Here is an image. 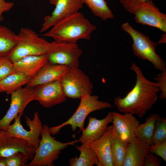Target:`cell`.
I'll return each mask as SVG.
<instances>
[{
  "mask_svg": "<svg viewBox=\"0 0 166 166\" xmlns=\"http://www.w3.org/2000/svg\"><path fill=\"white\" fill-rule=\"evenodd\" d=\"M136 75L135 84L124 97H116L114 103L123 113H129L142 117L156 103L160 91L156 83L147 79L139 67L132 63L130 68Z\"/></svg>",
  "mask_w": 166,
  "mask_h": 166,
  "instance_id": "1",
  "label": "cell"
},
{
  "mask_svg": "<svg viewBox=\"0 0 166 166\" xmlns=\"http://www.w3.org/2000/svg\"><path fill=\"white\" fill-rule=\"evenodd\" d=\"M97 29L79 11L61 20L42 35L55 41L77 43L80 39L89 40Z\"/></svg>",
  "mask_w": 166,
  "mask_h": 166,
  "instance_id": "2",
  "label": "cell"
},
{
  "mask_svg": "<svg viewBox=\"0 0 166 166\" xmlns=\"http://www.w3.org/2000/svg\"><path fill=\"white\" fill-rule=\"evenodd\" d=\"M49 128L45 124L43 125L41 139L33 159L27 166H53L54 162L58 159L62 149L79 142L77 139L65 143L57 140L51 136Z\"/></svg>",
  "mask_w": 166,
  "mask_h": 166,
  "instance_id": "3",
  "label": "cell"
},
{
  "mask_svg": "<svg viewBox=\"0 0 166 166\" xmlns=\"http://www.w3.org/2000/svg\"><path fill=\"white\" fill-rule=\"evenodd\" d=\"M51 44L31 29L21 28L18 34L17 44L8 57L14 63L25 56L46 54Z\"/></svg>",
  "mask_w": 166,
  "mask_h": 166,
  "instance_id": "4",
  "label": "cell"
},
{
  "mask_svg": "<svg viewBox=\"0 0 166 166\" xmlns=\"http://www.w3.org/2000/svg\"><path fill=\"white\" fill-rule=\"evenodd\" d=\"M122 29L132 38V48L134 54L139 58L150 61L157 69L166 70V65L162 58L156 52L157 44L149 37L133 28L128 22L123 23Z\"/></svg>",
  "mask_w": 166,
  "mask_h": 166,
  "instance_id": "5",
  "label": "cell"
},
{
  "mask_svg": "<svg viewBox=\"0 0 166 166\" xmlns=\"http://www.w3.org/2000/svg\"><path fill=\"white\" fill-rule=\"evenodd\" d=\"M80 100L78 108L69 119L58 125L49 128L51 135L58 133L63 127L68 125L70 126L73 132L76 131L77 128L82 131L85 129V120L89 114L95 111L112 107L108 102L100 101L98 96L96 95L87 94Z\"/></svg>",
  "mask_w": 166,
  "mask_h": 166,
  "instance_id": "6",
  "label": "cell"
},
{
  "mask_svg": "<svg viewBox=\"0 0 166 166\" xmlns=\"http://www.w3.org/2000/svg\"><path fill=\"white\" fill-rule=\"evenodd\" d=\"M60 80L67 97L81 99L92 94L93 85L88 76L79 67H68Z\"/></svg>",
  "mask_w": 166,
  "mask_h": 166,
  "instance_id": "7",
  "label": "cell"
},
{
  "mask_svg": "<svg viewBox=\"0 0 166 166\" xmlns=\"http://www.w3.org/2000/svg\"><path fill=\"white\" fill-rule=\"evenodd\" d=\"M22 114H18L14 118V123L10 124L6 129L8 136L16 137L26 141L30 145L36 149L39 144L42 127L39 113L37 112L34 113V118L30 119L25 116L26 122L30 128L29 130L25 129L20 122Z\"/></svg>",
  "mask_w": 166,
  "mask_h": 166,
  "instance_id": "8",
  "label": "cell"
},
{
  "mask_svg": "<svg viewBox=\"0 0 166 166\" xmlns=\"http://www.w3.org/2000/svg\"><path fill=\"white\" fill-rule=\"evenodd\" d=\"M47 54L48 62L69 67H79L82 53L77 43L54 41Z\"/></svg>",
  "mask_w": 166,
  "mask_h": 166,
  "instance_id": "9",
  "label": "cell"
},
{
  "mask_svg": "<svg viewBox=\"0 0 166 166\" xmlns=\"http://www.w3.org/2000/svg\"><path fill=\"white\" fill-rule=\"evenodd\" d=\"M35 89L26 85L11 94L10 106L4 117L0 120V130L6 129L18 114H22L26 106L35 99Z\"/></svg>",
  "mask_w": 166,
  "mask_h": 166,
  "instance_id": "10",
  "label": "cell"
},
{
  "mask_svg": "<svg viewBox=\"0 0 166 166\" xmlns=\"http://www.w3.org/2000/svg\"><path fill=\"white\" fill-rule=\"evenodd\" d=\"M35 100L45 108H49L65 102L66 97L60 80L49 82L34 87Z\"/></svg>",
  "mask_w": 166,
  "mask_h": 166,
  "instance_id": "11",
  "label": "cell"
},
{
  "mask_svg": "<svg viewBox=\"0 0 166 166\" xmlns=\"http://www.w3.org/2000/svg\"><path fill=\"white\" fill-rule=\"evenodd\" d=\"M84 4L82 0H57L53 12L44 17L40 32L46 31L61 20L79 12Z\"/></svg>",
  "mask_w": 166,
  "mask_h": 166,
  "instance_id": "12",
  "label": "cell"
},
{
  "mask_svg": "<svg viewBox=\"0 0 166 166\" xmlns=\"http://www.w3.org/2000/svg\"><path fill=\"white\" fill-rule=\"evenodd\" d=\"M136 22L166 32V15L160 12L152 0L144 3L134 14Z\"/></svg>",
  "mask_w": 166,
  "mask_h": 166,
  "instance_id": "13",
  "label": "cell"
},
{
  "mask_svg": "<svg viewBox=\"0 0 166 166\" xmlns=\"http://www.w3.org/2000/svg\"><path fill=\"white\" fill-rule=\"evenodd\" d=\"M36 149L26 141L9 136L6 129L0 130V160L6 159L14 153L21 152L31 160L35 154Z\"/></svg>",
  "mask_w": 166,
  "mask_h": 166,
  "instance_id": "14",
  "label": "cell"
},
{
  "mask_svg": "<svg viewBox=\"0 0 166 166\" xmlns=\"http://www.w3.org/2000/svg\"><path fill=\"white\" fill-rule=\"evenodd\" d=\"M113 126L117 136L128 144L136 137L139 121L129 113H120L112 112Z\"/></svg>",
  "mask_w": 166,
  "mask_h": 166,
  "instance_id": "15",
  "label": "cell"
},
{
  "mask_svg": "<svg viewBox=\"0 0 166 166\" xmlns=\"http://www.w3.org/2000/svg\"><path fill=\"white\" fill-rule=\"evenodd\" d=\"M113 128V125L108 126L100 138L87 145L97 155L100 166H113L111 143Z\"/></svg>",
  "mask_w": 166,
  "mask_h": 166,
  "instance_id": "16",
  "label": "cell"
},
{
  "mask_svg": "<svg viewBox=\"0 0 166 166\" xmlns=\"http://www.w3.org/2000/svg\"><path fill=\"white\" fill-rule=\"evenodd\" d=\"M113 121L112 112H109L104 118L97 119L89 117L87 127L82 131L81 137L78 140L81 144L87 145L98 139L104 133L108 125Z\"/></svg>",
  "mask_w": 166,
  "mask_h": 166,
  "instance_id": "17",
  "label": "cell"
},
{
  "mask_svg": "<svg viewBox=\"0 0 166 166\" xmlns=\"http://www.w3.org/2000/svg\"><path fill=\"white\" fill-rule=\"evenodd\" d=\"M68 67L49 62L32 78L26 85L34 87L49 82L61 80Z\"/></svg>",
  "mask_w": 166,
  "mask_h": 166,
  "instance_id": "18",
  "label": "cell"
},
{
  "mask_svg": "<svg viewBox=\"0 0 166 166\" xmlns=\"http://www.w3.org/2000/svg\"><path fill=\"white\" fill-rule=\"evenodd\" d=\"M48 62L46 54L25 56L13 64L15 72L22 73L32 78Z\"/></svg>",
  "mask_w": 166,
  "mask_h": 166,
  "instance_id": "19",
  "label": "cell"
},
{
  "mask_svg": "<svg viewBox=\"0 0 166 166\" xmlns=\"http://www.w3.org/2000/svg\"><path fill=\"white\" fill-rule=\"evenodd\" d=\"M149 146L136 137L128 143L123 166H143Z\"/></svg>",
  "mask_w": 166,
  "mask_h": 166,
  "instance_id": "20",
  "label": "cell"
},
{
  "mask_svg": "<svg viewBox=\"0 0 166 166\" xmlns=\"http://www.w3.org/2000/svg\"><path fill=\"white\" fill-rule=\"evenodd\" d=\"M32 78L19 72H15L0 81V93L5 92L8 94L27 85Z\"/></svg>",
  "mask_w": 166,
  "mask_h": 166,
  "instance_id": "21",
  "label": "cell"
},
{
  "mask_svg": "<svg viewBox=\"0 0 166 166\" xmlns=\"http://www.w3.org/2000/svg\"><path fill=\"white\" fill-rule=\"evenodd\" d=\"M76 147L80 152V154L78 157H73L70 159V166H92L94 165L100 166L97 155L87 145L81 144Z\"/></svg>",
  "mask_w": 166,
  "mask_h": 166,
  "instance_id": "22",
  "label": "cell"
},
{
  "mask_svg": "<svg viewBox=\"0 0 166 166\" xmlns=\"http://www.w3.org/2000/svg\"><path fill=\"white\" fill-rule=\"evenodd\" d=\"M18 34L8 27L0 25V57H8L15 47Z\"/></svg>",
  "mask_w": 166,
  "mask_h": 166,
  "instance_id": "23",
  "label": "cell"
},
{
  "mask_svg": "<svg viewBox=\"0 0 166 166\" xmlns=\"http://www.w3.org/2000/svg\"><path fill=\"white\" fill-rule=\"evenodd\" d=\"M160 117L157 114L153 113L146 118L145 121L139 124L138 126L136 132V137L141 141L150 145L156 122Z\"/></svg>",
  "mask_w": 166,
  "mask_h": 166,
  "instance_id": "24",
  "label": "cell"
},
{
  "mask_svg": "<svg viewBox=\"0 0 166 166\" xmlns=\"http://www.w3.org/2000/svg\"><path fill=\"white\" fill-rule=\"evenodd\" d=\"M111 143L113 166H123L127 144L117 136L113 128Z\"/></svg>",
  "mask_w": 166,
  "mask_h": 166,
  "instance_id": "25",
  "label": "cell"
},
{
  "mask_svg": "<svg viewBox=\"0 0 166 166\" xmlns=\"http://www.w3.org/2000/svg\"><path fill=\"white\" fill-rule=\"evenodd\" d=\"M95 16L103 21L114 18V15L105 0H82Z\"/></svg>",
  "mask_w": 166,
  "mask_h": 166,
  "instance_id": "26",
  "label": "cell"
},
{
  "mask_svg": "<svg viewBox=\"0 0 166 166\" xmlns=\"http://www.w3.org/2000/svg\"><path fill=\"white\" fill-rule=\"evenodd\" d=\"M166 141V119L160 117L157 119L156 122L151 144H158Z\"/></svg>",
  "mask_w": 166,
  "mask_h": 166,
  "instance_id": "27",
  "label": "cell"
},
{
  "mask_svg": "<svg viewBox=\"0 0 166 166\" xmlns=\"http://www.w3.org/2000/svg\"><path fill=\"white\" fill-rule=\"evenodd\" d=\"M15 72L13 63L8 57H0V81Z\"/></svg>",
  "mask_w": 166,
  "mask_h": 166,
  "instance_id": "28",
  "label": "cell"
},
{
  "mask_svg": "<svg viewBox=\"0 0 166 166\" xmlns=\"http://www.w3.org/2000/svg\"><path fill=\"white\" fill-rule=\"evenodd\" d=\"M29 158L22 152L16 153L6 159L7 166H27Z\"/></svg>",
  "mask_w": 166,
  "mask_h": 166,
  "instance_id": "29",
  "label": "cell"
},
{
  "mask_svg": "<svg viewBox=\"0 0 166 166\" xmlns=\"http://www.w3.org/2000/svg\"><path fill=\"white\" fill-rule=\"evenodd\" d=\"M148 0H119L126 10L134 14L145 2Z\"/></svg>",
  "mask_w": 166,
  "mask_h": 166,
  "instance_id": "30",
  "label": "cell"
},
{
  "mask_svg": "<svg viewBox=\"0 0 166 166\" xmlns=\"http://www.w3.org/2000/svg\"><path fill=\"white\" fill-rule=\"evenodd\" d=\"M154 79L157 82L156 84L161 91L160 97L162 99L166 98V70L155 76Z\"/></svg>",
  "mask_w": 166,
  "mask_h": 166,
  "instance_id": "31",
  "label": "cell"
},
{
  "mask_svg": "<svg viewBox=\"0 0 166 166\" xmlns=\"http://www.w3.org/2000/svg\"><path fill=\"white\" fill-rule=\"evenodd\" d=\"M149 151L166 161V141L149 146Z\"/></svg>",
  "mask_w": 166,
  "mask_h": 166,
  "instance_id": "32",
  "label": "cell"
},
{
  "mask_svg": "<svg viewBox=\"0 0 166 166\" xmlns=\"http://www.w3.org/2000/svg\"><path fill=\"white\" fill-rule=\"evenodd\" d=\"M161 162L160 159L157 156L149 151L145 158L143 166H160Z\"/></svg>",
  "mask_w": 166,
  "mask_h": 166,
  "instance_id": "33",
  "label": "cell"
},
{
  "mask_svg": "<svg viewBox=\"0 0 166 166\" xmlns=\"http://www.w3.org/2000/svg\"><path fill=\"white\" fill-rule=\"evenodd\" d=\"M13 2H6L5 0H0V21L3 20L2 14L10 10L14 6Z\"/></svg>",
  "mask_w": 166,
  "mask_h": 166,
  "instance_id": "34",
  "label": "cell"
},
{
  "mask_svg": "<svg viewBox=\"0 0 166 166\" xmlns=\"http://www.w3.org/2000/svg\"><path fill=\"white\" fill-rule=\"evenodd\" d=\"M166 34L164 33V34H162L160 40L157 42V44H161L166 43Z\"/></svg>",
  "mask_w": 166,
  "mask_h": 166,
  "instance_id": "35",
  "label": "cell"
},
{
  "mask_svg": "<svg viewBox=\"0 0 166 166\" xmlns=\"http://www.w3.org/2000/svg\"><path fill=\"white\" fill-rule=\"evenodd\" d=\"M0 166H7L6 159L0 160Z\"/></svg>",
  "mask_w": 166,
  "mask_h": 166,
  "instance_id": "36",
  "label": "cell"
},
{
  "mask_svg": "<svg viewBox=\"0 0 166 166\" xmlns=\"http://www.w3.org/2000/svg\"><path fill=\"white\" fill-rule=\"evenodd\" d=\"M57 0H49L50 4L54 6L56 5Z\"/></svg>",
  "mask_w": 166,
  "mask_h": 166,
  "instance_id": "37",
  "label": "cell"
}]
</instances>
